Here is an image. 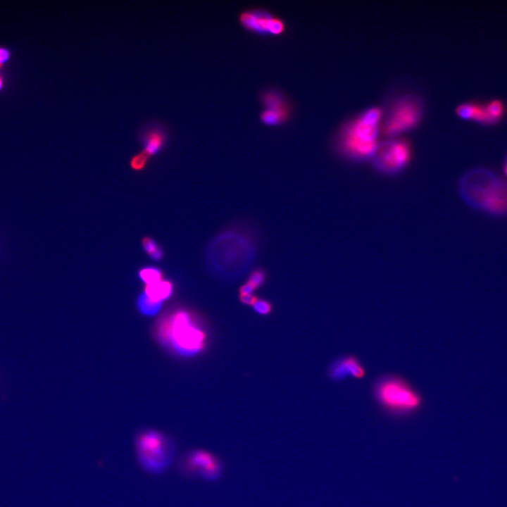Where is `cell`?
I'll return each mask as SVG.
<instances>
[{
  "label": "cell",
  "mask_w": 507,
  "mask_h": 507,
  "mask_svg": "<svg viewBox=\"0 0 507 507\" xmlns=\"http://www.w3.org/2000/svg\"><path fill=\"white\" fill-rule=\"evenodd\" d=\"M503 172H504L505 175L507 176V158L504 163Z\"/></svg>",
  "instance_id": "d4e9b609"
},
{
  "label": "cell",
  "mask_w": 507,
  "mask_h": 507,
  "mask_svg": "<svg viewBox=\"0 0 507 507\" xmlns=\"http://www.w3.org/2000/svg\"><path fill=\"white\" fill-rule=\"evenodd\" d=\"M3 85H4V84H3L2 78L0 75V90L2 89Z\"/></svg>",
  "instance_id": "484cf974"
},
{
  "label": "cell",
  "mask_w": 507,
  "mask_h": 507,
  "mask_svg": "<svg viewBox=\"0 0 507 507\" xmlns=\"http://www.w3.org/2000/svg\"><path fill=\"white\" fill-rule=\"evenodd\" d=\"M137 306L141 312L145 315H154L161 308V303L149 298L144 292L137 299Z\"/></svg>",
  "instance_id": "9a60e30c"
},
{
  "label": "cell",
  "mask_w": 507,
  "mask_h": 507,
  "mask_svg": "<svg viewBox=\"0 0 507 507\" xmlns=\"http://www.w3.org/2000/svg\"><path fill=\"white\" fill-rule=\"evenodd\" d=\"M461 198L468 206L494 215H507V182L492 170L473 168L458 184Z\"/></svg>",
  "instance_id": "6da1fadb"
},
{
  "label": "cell",
  "mask_w": 507,
  "mask_h": 507,
  "mask_svg": "<svg viewBox=\"0 0 507 507\" xmlns=\"http://www.w3.org/2000/svg\"><path fill=\"white\" fill-rule=\"evenodd\" d=\"M372 394L377 405L393 415H406L423 406L421 394L403 377L387 373L373 383Z\"/></svg>",
  "instance_id": "3957f363"
},
{
  "label": "cell",
  "mask_w": 507,
  "mask_h": 507,
  "mask_svg": "<svg viewBox=\"0 0 507 507\" xmlns=\"http://www.w3.org/2000/svg\"><path fill=\"white\" fill-rule=\"evenodd\" d=\"M327 375L336 382L347 377L362 380L366 375V370L357 356L347 354L337 358L330 365Z\"/></svg>",
  "instance_id": "7c38bea8"
},
{
  "label": "cell",
  "mask_w": 507,
  "mask_h": 507,
  "mask_svg": "<svg viewBox=\"0 0 507 507\" xmlns=\"http://www.w3.org/2000/svg\"><path fill=\"white\" fill-rule=\"evenodd\" d=\"M423 102L417 96L403 94L394 99L383 113L381 130L396 137L414 128L423 115Z\"/></svg>",
  "instance_id": "5b68a950"
},
{
  "label": "cell",
  "mask_w": 507,
  "mask_h": 507,
  "mask_svg": "<svg viewBox=\"0 0 507 507\" xmlns=\"http://www.w3.org/2000/svg\"><path fill=\"white\" fill-rule=\"evenodd\" d=\"M383 113L370 107L339 130L336 147L340 154L353 161L370 159L377 145Z\"/></svg>",
  "instance_id": "7a4b0ae2"
},
{
  "label": "cell",
  "mask_w": 507,
  "mask_h": 507,
  "mask_svg": "<svg viewBox=\"0 0 507 507\" xmlns=\"http://www.w3.org/2000/svg\"><path fill=\"white\" fill-rule=\"evenodd\" d=\"M161 332L163 338L180 353H194L203 346V332L193 325L185 312H177L170 317Z\"/></svg>",
  "instance_id": "8992f818"
},
{
  "label": "cell",
  "mask_w": 507,
  "mask_h": 507,
  "mask_svg": "<svg viewBox=\"0 0 507 507\" xmlns=\"http://www.w3.org/2000/svg\"><path fill=\"white\" fill-rule=\"evenodd\" d=\"M484 107L489 120V124L496 123L501 118L503 113V106L500 101H492Z\"/></svg>",
  "instance_id": "2e32d148"
},
{
  "label": "cell",
  "mask_w": 507,
  "mask_h": 507,
  "mask_svg": "<svg viewBox=\"0 0 507 507\" xmlns=\"http://www.w3.org/2000/svg\"><path fill=\"white\" fill-rule=\"evenodd\" d=\"M411 158L409 143L400 138H394L380 142L370 160L373 167L379 173L394 175L404 170Z\"/></svg>",
  "instance_id": "52a82bcc"
},
{
  "label": "cell",
  "mask_w": 507,
  "mask_h": 507,
  "mask_svg": "<svg viewBox=\"0 0 507 507\" xmlns=\"http://www.w3.org/2000/svg\"><path fill=\"white\" fill-rule=\"evenodd\" d=\"M239 299L243 303L248 305H253L257 299L252 294H240Z\"/></svg>",
  "instance_id": "7402d4cb"
},
{
  "label": "cell",
  "mask_w": 507,
  "mask_h": 507,
  "mask_svg": "<svg viewBox=\"0 0 507 507\" xmlns=\"http://www.w3.org/2000/svg\"><path fill=\"white\" fill-rule=\"evenodd\" d=\"M265 278V273L263 270H256L250 275L247 282L256 289L264 282Z\"/></svg>",
  "instance_id": "ffe728a7"
},
{
  "label": "cell",
  "mask_w": 507,
  "mask_h": 507,
  "mask_svg": "<svg viewBox=\"0 0 507 507\" xmlns=\"http://www.w3.org/2000/svg\"><path fill=\"white\" fill-rule=\"evenodd\" d=\"M10 58V52L5 48H0V69L4 63H5Z\"/></svg>",
  "instance_id": "cb8c5ba5"
},
{
  "label": "cell",
  "mask_w": 507,
  "mask_h": 507,
  "mask_svg": "<svg viewBox=\"0 0 507 507\" xmlns=\"http://www.w3.org/2000/svg\"><path fill=\"white\" fill-rule=\"evenodd\" d=\"M256 288L249 282L244 284L239 289L240 294H251Z\"/></svg>",
  "instance_id": "603a6c76"
},
{
  "label": "cell",
  "mask_w": 507,
  "mask_h": 507,
  "mask_svg": "<svg viewBox=\"0 0 507 507\" xmlns=\"http://www.w3.org/2000/svg\"><path fill=\"white\" fill-rule=\"evenodd\" d=\"M239 22L247 31L262 35L279 36L286 30L282 19L260 8L242 11Z\"/></svg>",
  "instance_id": "30bf717a"
},
{
  "label": "cell",
  "mask_w": 507,
  "mask_h": 507,
  "mask_svg": "<svg viewBox=\"0 0 507 507\" xmlns=\"http://www.w3.org/2000/svg\"><path fill=\"white\" fill-rule=\"evenodd\" d=\"M143 149L141 152L148 160L163 150L169 138L168 126L159 120H151L143 125L137 133Z\"/></svg>",
  "instance_id": "8fae6325"
},
{
  "label": "cell",
  "mask_w": 507,
  "mask_h": 507,
  "mask_svg": "<svg viewBox=\"0 0 507 507\" xmlns=\"http://www.w3.org/2000/svg\"><path fill=\"white\" fill-rule=\"evenodd\" d=\"M264 109L260 113V120L268 126H277L286 123L292 110L287 96L281 90L270 88L260 95Z\"/></svg>",
  "instance_id": "9c48e42d"
},
{
  "label": "cell",
  "mask_w": 507,
  "mask_h": 507,
  "mask_svg": "<svg viewBox=\"0 0 507 507\" xmlns=\"http://www.w3.org/2000/svg\"><path fill=\"white\" fill-rule=\"evenodd\" d=\"M252 306L257 313L263 315L268 314L271 310L270 304L262 299H256Z\"/></svg>",
  "instance_id": "44dd1931"
},
{
  "label": "cell",
  "mask_w": 507,
  "mask_h": 507,
  "mask_svg": "<svg viewBox=\"0 0 507 507\" xmlns=\"http://www.w3.org/2000/svg\"><path fill=\"white\" fill-rule=\"evenodd\" d=\"M180 473L188 477H201L207 480H215L223 473V464L220 459L208 451L194 449L185 453L179 461Z\"/></svg>",
  "instance_id": "ba28073f"
},
{
  "label": "cell",
  "mask_w": 507,
  "mask_h": 507,
  "mask_svg": "<svg viewBox=\"0 0 507 507\" xmlns=\"http://www.w3.org/2000/svg\"><path fill=\"white\" fill-rule=\"evenodd\" d=\"M456 114L463 120L489 124L485 107L475 103H465L456 108Z\"/></svg>",
  "instance_id": "4fadbf2b"
},
{
  "label": "cell",
  "mask_w": 507,
  "mask_h": 507,
  "mask_svg": "<svg viewBox=\"0 0 507 507\" xmlns=\"http://www.w3.org/2000/svg\"><path fill=\"white\" fill-rule=\"evenodd\" d=\"M134 447L139 466L150 474L163 473L174 460L175 446L173 440L156 430L139 432L134 439Z\"/></svg>",
  "instance_id": "277c9868"
},
{
  "label": "cell",
  "mask_w": 507,
  "mask_h": 507,
  "mask_svg": "<svg viewBox=\"0 0 507 507\" xmlns=\"http://www.w3.org/2000/svg\"><path fill=\"white\" fill-rule=\"evenodd\" d=\"M139 276L146 284H152L161 280V271L151 267L142 269L139 273Z\"/></svg>",
  "instance_id": "e0dca14e"
},
{
  "label": "cell",
  "mask_w": 507,
  "mask_h": 507,
  "mask_svg": "<svg viewBox=\"0 0 507 507\" xmlns=\"http://www.w3.org/2000/svg\"><path fill=\"white\" fill-rule=\"evenodd\" d=\"M173 287L170 282L159 280L152 284H146L144 293L153 300L161 302L170 296Z\"/></svg>",
  "instance_id": "5bb4252c"
},
{
  "label": "cell",
  "mask_w": 507,
  "mask_h": 507,
  "mask_svg": "<svg viewBox=\"0 0 507 507\" xmlns=\"http://www.w3.org/2000/svg\"><path fill=\"white\" fill-rule=\"evenodd\" d=\"M148 159L140 153L133 156L130 161V165L134 170H141L146 165Z\"/></svg>",
  "instance_id": "d6986e66"
},
{
  "label": "cell",
  "mask_w": 507,
  "mask_h": 507,
  "mask_svg": "<svg viewBox=\"0 0 507 507\" xmlns=\"http://www.w3.org/2000/svg\"><path fill=\"white\" fill-rule=\"evenodd\" d=\"M143 247L149 255L154 259L159 260L162 258V250L158 248V244L151 238L145 237L142 240Z\"/></svg>",
  "instance_id": "ac0fdd59"
}]
</instances>
